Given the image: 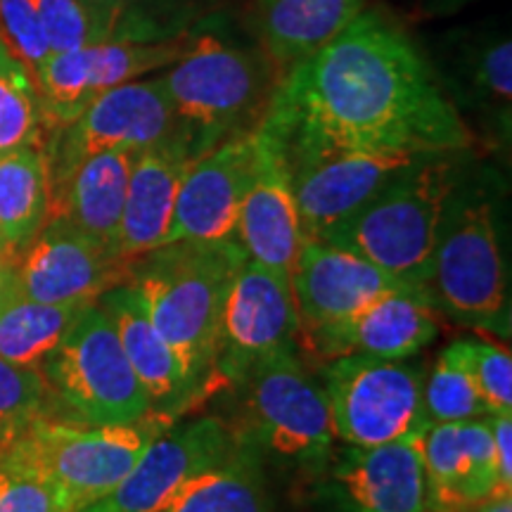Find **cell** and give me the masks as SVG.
I'll use <instances>...</instances> for the list:
<instances>
[{"instance_id":"1","label":"cell","mask_w":512,"mask_h":512,"mask_svg":"<svg viewBox=\"0 0 512 512\" xmlns=\"http://www.w3.org/2000/svg\"><path fill=\"white\" fill-rule=\"evenodd\" d=\"M259 128L283 157L332 150L432 157L472 145L408 31L370 8L278 76Z\"/></svg>"},{"instance_id":"2","label":"cell","mask_w":512,"mask_h":512,"mask_svg":"<svg viewBox=\"0 0 512 512\" xmlns=\"http://www.w3.org/2000/svg\"><path fill=\"white\" fill-rule=\"evenodd\" d=\"M245 256L235 238L178 240L128 261L124 283L133 287L150 323L174 349L197 401L219 382L221 306Z\"/></svg>"},{"instance_id":"3","label":"cell","mask_w":512,"mask_h":512,"mask_svg":"<svg viewBox=\"0 0 512 512\" xmlns=\"http://www.w3.org/2000/svg\"><path fill=\"white\" fill-rule=\"evenodd\" d=\"M453 185L448 155L420 159L330 230L323 242L363 256L425 299L439 223Z\"/></svg>"},{"instance_id":"4","label":"cell","mask_w":512,"mask_h":512,"mask_svg":"<svg viewBox=\"0 0 512 512\" xmlns=\"http://www.w3.org/2000/svg\"><path fill=\"white\" fill-rule=\"evenodd\" d=\"M159 79L197 157L254 131L278 81L261 50L235 46L216 34L188 36L181 57Z\"/></svg>"},{"instance_id":"5","label":"cell","mask_w":512,"mask_h":512,"mask_svg":"<svg viewBox=\"0 0 512 512\" xmlns=\"http://www.w3.org/2000/svg\"><path fill=\"white\" fill-rule=\"evenodd\" d=\"M425 299L456 323L510 337L508 280L494 207L484 190L453 185L439 223Z\"/></svg>"},{"instance_id":"6","label":"cell","mask_w":512,"mask_h":512,"mask_svg":"<svg viewBox=\"0 0 512 512\" xmlns=\"http://www.w3.org/2000/svg\"><path fill=\"white\" fill-rule=\"evenodd\" d=\"M171 422L166 415H147L126 425H81L43 415L0 446V453L50 479L74 512L110 494Z\"/></svg>"},{"instance_id":"7","label":"cell","mask_w":512,"mask_h":512,"mask_svg":"<svg viewBox=\"0 0 512 512\" xmlns=\"http://www.w3.org/2000/svg\"><path fill=\"white\" fill-rule=\"evenodd\" d=\"M41 373L48 392L81 425H126L155 415L110 316L98 302L81 311Z\"/></svg>"},{"instance_id":"8","label":"cell","mask_w":512,"mask_h":512,"mask_svg":"<svg viewBox=\"0 0 512 512\" xmlns=\"http://www.w3.org/2000/svg\"><path fill=\"white\" fill-rule=\"evenodd\" d=\"M422 373L394 358L368 354L325 361L320 387L332 425L347 446H382L418 439L430 422L422 401Z\"/></svg>"},{"instance_id":"9","label":"cell","mask_w":512,"mask_h":512,"mask_svg":"<svg viewBox=\"0 0 512 512\" xmlns=\"http://www.w3.org/2000/svg\"><path fill=\"white\" fill-rule=\"evenodd\" d=\"M235 387L245 394V439L256 451L264 448L299 465H325L337 439L330 403L297 351L264 358Z\"/></svg>"},{"instance_id":"10","label":"cell","mask_w":512,"mask_h":512,"mask_svg":"<svg viewBox=\"0 0 512 512\" xmlns=\"http://www.w3.org/2000/svg\"><path fill=\"white\" fill-rule=\"evenodd\" d=\"M178 128L181 126L159 76L121 83L102 93L72 124L48 133L43 140L50 200L88 157L112 150H145L174 136Z\"/></svg>"},{"instance_id":"11","label":"cell","mask_w":512,"mask_h":512,"mask_svg":"<svg viewBox=\"0 0 512 512\" xmlns=\"http://www.w3.org/2000/svg\"><path fill=\"white\" fill-rule=\"evenodd\" d=\"M188 36L112 38L50 55L34 72L46 136L79 117L95 98L121 83L164 72L181 57Z\"/></svg>"},{"instance_id":"12","label":"cell","mask_w":512,"mask_h":512,"mask_svg":"<svg viewBox=\"0 0 512 512\" xmlns=\"http://www.w3.org/2000/svg\"><path fill=\"white\" fill-rule=\"evenodd\" d=\"M128 261L69 226L50 219L5 259L3 292L38 304H91L124 283Z\"/></svg>"},{"instance_id":"13","label":"cell","mask_w":512,"mask_h":512,"mask_svg":"<svg viewBox=\"0 0 512 512\" xmlns=\"http://www.w3.org/2000/svg\"><path fill=\"white\" fill-rule=\"evenodd\" d=\"M299 313L290 275L247 259L230 278L219 320L216 377L238 384L256 363L297 349Z\"/></svg>"},{"instance_id":"14","label":"cell","mask_w":512,"mask_h":512,"mask_svg":"<svg viewBox=\"0 0 512 512\" xmlns=\"http://www.w3.org/2000/svg\"><path fill=\"white\" fill-rule=\"evenodd\" d=\"M238 444V434L219 418L166 427L110 494L74 512H164L188 479L223 463Z\"/></svg>"},{"instance_id":"15","label":"cell","mask_w":512,"mask_h":512,"mask_svg":"<svg viewBox=\"0 0 512 512\" xmlns=\"http://www.w3.org/2000/svg\"><path fill=\"white\" fill-rule=\"evenodd\" d=\"M420 159L425 157L337 150L285 157L304 238L323 240Z\"/></svg>"},{"instance_id":"16","label":"cell","mask_w":512,"mask_h":512,"mask_svg":"<svg viewBox=\"0 0 512 512\" xmlns=\"http://www.w3.org/2000/svg\"><path fill=\"white\" fill-rule=\"evenodd\" d=\"M259 164V131L223 140L185 171L166 242L235 238L240 207Z\"/></svg>"},{"instance_id":"17","label":"cell","mask_w":512,"mask_h":512,"mask_svg":"<svg viewBox=\"0 0 512 512\" xmlns=\"http://www.w3.org/2000/svg\"><path fill=\"white\" fill-rule=\"evenodd\" d=\"M290 283L299 313V335L347 318L384 294L411 292L363 256L313 238L302 240Z\"/></svg>"},{"instance_id":"18","label":"cell","mask_w":512,"mask_h":512,"mask_svg":"<svg viewBox=\"0 0 512 512\" xmlns=\"http://www.w3.org/2000/svg\"><path fill=\"white\" fill-rule=\"evenodd\" d=\"M439 328V313L425 299L411 292H392L347 318L302 332L297 344L323 361L351 354L403 361L432 344Z\"/></svg>"},{"instance_id":"19","label":"cell","mask_w":512,"mask_h":512,"mask_svg":"<svg viewBox=\"0 0 512 512\" xmlns=\"http://www.w3.org/2000/svg\"><path fill=\"white\" fill-rule=\"evenodd\" d=\"M427 477V512H470L501 496L489 415L432 422L418 437Z\"/></svg>"},{"instance_id":"20","label":"cell","mask_w":512,"mask_h":512,"mask_svg":"<svg viewBox=\"0 0 512 512\" xmlns=\"http://www.w3.org/2000/svg\"><path fill=\"white\" fill-rule=\"evenodd\" d=\"M339 512H427V477L418 439L347 446L330 472Z\"/></svg>"},{"instance_id":"21","label":"cell","mask_w":512,"mask_h":512,"mask_svg":"<svg viewBox=\"0 0 512 512\" xmlns=\"http://www.w3.org/2000/svg\"><path fill=\"white\" fill-rule=\"evenodd\" d=\"M259 131V164L240 207L235 240L247 259L259 261L271 271L292 273L304 233L294 200L290 171L280 147Z\"/></svg>"},{"instance_id":"22","label":"cell","mask_w":512,"mask_h":512,"mask_svg":"<svg viewBox=\"0 0 512 512\" xmlns=\"http://www.w3.org/2000/svg\"><path fill=\"white\" fill-rule=\"evenodd\" d=\"M192 159L197 155L181 128L162 143L133 152L119 228L121 259L133 261L164 245L174 219L178 188Z\"/></svg>"},{"instance_id":"23","label":"cell","mask_w":512,"mask_h":512,"mask_svg":"<svg viewBox=\"0 0 512 512\" xmlns=\"http://www.w3.org/2000/svg\"><path fill=\"white\" fill-rule=\"evenodd\" d=\"M98 304L112 320L121 349L150 399L152 413L176 418L190 408L197 399L181 361L150 323L133 287L128 283L114 285L100 294Z\"/></svg>"},{"instance_id":"24","label":"cell","mask_w":512,"mask_h":512,"mask_svg":"<svg viewBox=\"0 0 512 512\" xmlns=\"http://www.w3.org/2000/svg\"><path fill=\"white\" fill-rule=\"evenodd\" d=\"M131 162V150H112L88 157L53 195L48 221H67L83 235L119 254V228Z\"/></svg>"},{"instance_id":"25","label":"cell","mask_w":512,"mask_h":512,"mask_svg":"<svg viewBox=\"0 0 512 512\" xmlns=\"http://www.w3.org/2000/svg\"><path fill=\"white\" fill-rule=\"evenodd\" d=\"M368 8V0H254L259 48L275 72L316 53Z\"/></svg>"},{"instance_id":"26","label":"cell","mask_w":512,"mask_h":512,"mask_svg":"<svg viewBox=\"0 0 512 512\" xmlns=\"http://www.w3.org/2000/svg\"><path fill=\"white\" fill-rule=\"evenodd\" d=\"M50 176L43 145L0 159V254L19 252L48 223Z\"/></svg>"},{"instance_id":"27","label":"cell","mask_w":512,"mask_h":512,"mask_svg":"<svg viewBox=\"0 0 512 512\" xmlns=\"http://www.w3.org/2000/svg\"><path fill=\"white\" fill-rule=\"evenodd\" d=\"M164 512H271L256 446L240 437L223 463L188 479Z\"/></svg>"},{"instance_id":"28","label":"cell","mask_w":512,"mask_h":512,"mask_svg":"<svg viewBox=\"0 0 512 512\" xmlns=\"http://www.w3.org/2000/svg\"><path fill=\"white\" fill-rule=\"evenodd\" d=\"M46 31L50 55L67 53L112 38H162L152 19L136 10L107 8L91 0H31Z\"/></svg>"},{"instance_id":"29","label":"cell","mask_w":512,"mask_h":512,"mask_svg":"<svg viewBox=\"0 0 512 512\" xmlns=\"http://www.w3.org/2000/svg\"><path fill=\"white\" fill-rule=\"evenodd\" d=\"M86 306L38 304L0 290V358L41 368Z\"/></svg>"},{"instance_id":"30","label":"cell","mask_w":512,"mask_h":512,"mask_svg":"<svg viewBox=\"0 0 512 512\" xmlns=\"http://www.w3.org/2000/svg\"><path fill=\"white\" fill-rule=\"evenodd\" d=\"M43 140L46 128L34 74L0 41V159L22 147L43 145Z\"/></svg>"},{"instance_id":"31","label":"cell","mask_w":512,"mask_h":512,"mask_svg":"<svg viewBox=\"0 0 512 512\" xmlns=\"http://www.w3.org/2000/svg\"><path fill=\"white\" fill-rule=\"evenodd\" d=\"M446 351L470 375L489 413H512L510 349L484 335H470L451 342Z\"/></svg>"},{"instance_id":"32","label":"cell","mask_w":512,"mask_h":512,"mask_svg":"<svg viewBox=\"0 0 512 512\" xmlns=\"http://www.w3.org/2000/svg\"><path fill=\"white\" fill-rule=\"evenodd\" d=\"M422 401H425L427 422H465L486 418L489 408L470 375L453 361L444 349L434 363V368L422 382Z\"/></svg>"},{"instance_id":"33","label":"cell","mask_w":512,"mask_h":512,"mask_svg":"<svg viewBox=\"0 0 512 512\" xmlns=\"http://www.w3.org/2000/svg\"><path fill=\"white\" fill-rule=\"evenodd\" d=\"M48 384L41 368L17 366L0 358V446L43 418Z\"/></svg>"},{"instance_id":"34","label":"cell","mask_w":512,"mask_h":512,"mask_svg":"<svg viewBox=\"0 0 512 512\" xmlns=\"http://www.w3.org/2000/svg\"><path fill=\"white\" fill-rule=\"evenodd\" d=\"M0 512H72V505L41 472L0 453Z\"/></svg>"},{"instance_id":"35","label":"cell","mask_w":512,"mask_h":512,"mask_svg":"<svg viewBox=\"0 0 512 512\" xmlns=\"http://www.w3.org/2000/svg\"><path fill=\"white\" fill-rule=\"evenodd\" d=\"M0 41L31 74L50 57L46 31L31 0H0Z\"/></svg>"},{"instance_id":"36","label":"cell","mask_w":512,"mask_h":512,"mask_svg":"<svg viewBox=\"0 0 512 512\" xmlns=\"http://www.w3.org/2000/svg\"><path fill=\"white\" fill-rule=\"evenodd\" d=\"M472 83L489 105L508 117L512 100V41L508 36L477 50L472 62Z\"/></svg>"},{"instance_id":"37","label":"cell","mask_w":512,"mask_h":512,"mask_svg":"<svg viewBox=\"0 0 512 512\" xmlns=\"http://www.w3.org/2000/svg\"><path fill=\"white\" fill-rule=\"evenodd\" d=\"M489 427L494 439L498 491L508 496L512 494V413H491Z\"/></svg>"},{"instance_id":"38","label":"cell","mask_w":512,"mask_h":512,"mask_svg":"<svg viewBox=\"0 0 512 512\" xmlns=\"http://www.w3.org/2000/svg\"><path fill=\"white\" fill-rule=\"evenodd\" d=\"M470 512H512V494L489 498V501L477 505V508H472Z\"/></svg>"},{"instance_id":"39","label":"cell","mask_w":512,"mask_h":512,"mask_svg":"<svg viewBox=\"0 0 512 512\" xmlns=\"http://www.w3.org/2000/svg\"><path fill=\"white\" fill-rule=\"evenodd\" d=\"M91 3L107 5V8H119V10H136L138 0H91Z\"/></svg>"},{"instance_id":"40","label":"cell","mask_w":512,"mask_h":512,"mask_svg":"<svg viewBox=\"0 0 512 512\" xmlns=\"http://www.w3.org/2000/svg\"><path fill=\"white\" fill-rule=\"evenodd\" d=\"M5 259H8V256H0V290H3V280H5Z\"/></svg>"},{"instance_id":"41","label":"cell","mask_w":512,"mask_h":512,"mask_svg":"<svg viewBox=\"0 0 512 512\" xmlns=\"http://www.w3.org/2000/svg\"><path fill=\"white\" fill-rule=\"evenodd\" d=\"M0 256H3V254H0Z\"/></svg>"}]
</instances>
